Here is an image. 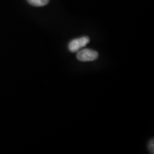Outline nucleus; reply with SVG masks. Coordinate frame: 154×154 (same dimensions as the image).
Masks as SVG:
<instances>
[{"label":"nucleus","mask_w":154,"mask_h":154,"mask_svg":"<svg viewBox=\"0 0 154 154\" xmlns=\"http://www.w3.org/2000/svg\"><path fill=\"white\" fill-rule=\"evenodd\" d=\"M76 58L80 61H94L99 58V53L90 49H84L77 51Z\"/></svg>","instance_id":"obj_1"},{"label":"nucleus","mask_w":154,"mask_h":154,"mask_svg":"<svg viewBox=\"0 0 154 154\" xmlns=\"http://www.w3.org/2000/svg\"><path fill=\"white\" fill-rule=\"evenodd\" d=\"M90 39L88 36H82L78 38H74L69 42V50L72 53H76L81 48L84 47L89 43Z\"/></svg>","instance_id":"obj_2"},{"label":"nucleus","mask_w":154,"mask_h":154,"mask_svg":"<svg viewBox=\"0 0 154 154\" xmlns=\"http://www.w3.org/2000/svg\"><path fill=\"white\" fill-rule=\"evenodd\" d=\"M27 2L34 7H43L49 2V0H27Z\"/></svg>","instance_id":"obj_3"},{"label":"nucleus","mask_w":154,"mask_h":154,"mask_svg":"<svg viewBox=\"0 0 154 154\" xmlns=\"http://www.w3.org/2000/svg\"><path fill=\"white\" fill-rule=\"evenodd\" d=\"M148 148H149V150L151 153H154V141L153 139H151L149 141V146H148Z\"/></svg>","instance_id":"obj_4"}]
</instances>
